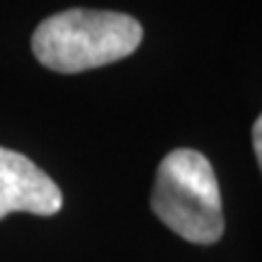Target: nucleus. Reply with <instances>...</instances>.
Returning a JSON list of instances; mask_svg holds the SVG:
<instances>
[{"mask_svg":"<svg viewBox=\"0 0 262 262\" xmlns=\"http://www.w3.org/2000/svg\"><path fill=\"white\" fill-rule=\"evenodd\" d=\"M143 39L139 19L112 10L71 8L47 17L32 34V51L56 73H80L131 56Z\"/></svg>","mask_w":262,"mask_h":262,"instance_id":"nucleus-1","label":"nucleus"},{"mask_svg":"<svg viewBox=\"0 0 262 262\" xmlns=\"http://www.w3.org/2000/svg\"><path fill=\"white\" fill-rule=\"evenodd\" d=\"M253 146H255V156H257V163H260V170H262V114L257 117V122L253 126Z\"/></svg>","mask_w":262,"mask_h":262,"instance_id":"nucleus-4","label":"nucleus"},{"mask_svg":"<svg viewBox=\"0 0 262 262\" xmlns=\"http://www.w3.org/2000/svg\"><path fill=\"white\" fill-rule=\"evenodd\" d=\"M150 206L172 233L196 245H211L224 235L221 189L204 153L175 148L160 160Z\"/></svg>","mask_w":262,"mask_h":262,"instance_id":"nucleus-2","label":"nucleus"},{"mask_svg":"<svg viewBox=\"0 0 262 262\" xmlns=\"http://www.w3.org/2000/svg\"><path fill=\"white\" fill-rule=\"evenodd\" d=\"M63 206L56 182L27 156L0 148V219L15 211L54 216Z\"/></svg>","mask_w":262,"mask_h":262,"instance_id":"nucleus-3","label":"nucleus"}]
</instances>
